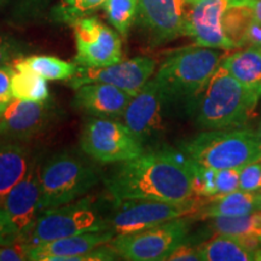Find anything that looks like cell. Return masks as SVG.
Here are the masks:
<instances>
[{
    "label": "cell",
    "instance_id": "6da1fadb",
    "mask_svg": "<svg viewBox=\"0 0 261 261\" xmlns=\"http://www.w3.org/2000/svg\"><path fill=\"white\" fill-rule=\"evenodd\" d=\"M115 202L162 201L182 203L195 200L192 161L181 150L156 149L121 162L106 178Z\"/></svg>",
    "mask_w": 261,
    "mask_h": 261
},
{
    "label": "cell",
    "instance_id": "7a4b0ae2",
    "mask_svg": "<svg viewBox=\"0 0 261 261\" xmlns=\"http://www.w3.org/2000/svg\"><path fill=\"white\" fill-rule=\"evenodd\" d=\"M223 58L217 48L198 45L169 54L154 76L166 112L194 115L202 93Z\"/></svg>",
    "mask_w": 261,
    "mask_h": 261
},
{
    "label": "cell",
    "instance_id": "3957f363",
    "mask_svg": "<svg viewBox=\"0 0 261 261\" xmlns=\"http://www.w3.org/2000/svg\"><path fill=\"white\" fill-rule=\"evenodd\" d=\"M260 100L261 94L234 79L220 63L198 100L195 122L202 129L243 127Z\"/></svg>",
    "mask_w": 261,
    "mask_h": 261
},
{
    "label": "cell",
    "instance_id": "277c9868",
    "mask_svg": "<svg viewBox=\"0 0 261 261\" xmlns=\"http://www.w3.org/2000/svg\"><path fill=\"white\" fill-rule=\"evenodd\" d=\"M181 151L202 167L242 168L261 159L259 135L244 127L204 129L181 144Z\"/></svg>",
    "mask_w": 261,
    "mask_h": 261
},
{
    "label": "cell",
    "instance_id": "5b68a950",
    "mask_svg": "<svg viewBox=\"0 0 261 261\" xmlns=\"http://www.w3.org/2000/svg\"><path fill=\"white\" fill-rule=\"evenodd\" d=\"M99 181L89 160L74 151H60L41 162V211L52 210L84 197Z\"/></svg>",
    "mask_w": 261,
    "mask_h": 261
},
{
    "label": "cell",
    "instance_id": "8992f818",
    "mask_svg": "<svg viewBox=\"0 0 261 261\" xmlns=\"http://www.w3.org/2000/svg\"><path fill=\"white\" fill-rule=\"evenodd\" d=\"M100 230H110L108 218H103L91 198H81L42 212L23 242L34 247L58 238Z\"/></svg>",
    "mask_w": 261,
    "mask_h": 261
},
{
    "label": "cell",
    "instance_id": "52a82bcc",
    "mask_svg": "<svg viewBox=\"0 0 261 261\" xmlns=\"http://www.w3.org/2000/svg\"><path fill=\"white\" fill-rule=\"evenodd\" d=\"M80 148L85 155L103 165L128 161L146 151L123 122L92 116L81 130Z\"/></svg>",
    "mask_w": 261,
    "mask_h": 261
},
{
    "label": "cell",
    "instance_id": "ba28073f",
    "mask_svg": "<svg viewBox=\"0 0 261 261\" xmlns=\"http://www.w3.org/2000/svg\"><path fill=\"white\" fill-rule=\"evenodd\" d=\"M190 220L177 218L137 232L116 234L110 241L121 259L129 261L167 260L179 244L188 240Z\"/></svg>",
    "mask_w": 261,
    "mask_h": 261
},
{
    "label": "cell",
    "instance_id": "9c48e42d",
    "mask_svg": "<svg viewBox=\"0 0 261 261\" xmlns=\"http://www.w3.org/2000/svg\"><path fill=\"white\" fill-rule=\"evenodd\" d=\"M197 208L198 200L196 198L182 203L145 200L121 201L116 202L115 210L108 218V223L115 234L137 232L177 218L190 217Z\"/></svg>",
    "mask_w": 261,
    "mask_h": 261
},
{
    "label": "cell",
    "instance_id": "30bf717a",
    "mask_svg": "<svg viewBox=\"0 0 261 261\" xmlns=\"http://www.w3.org/2000/svg\"><path fill=\"white\" fill-rule=\"evenodd\" d=\"M79 67L102 68L123 61L120 34L96 16H86L73 24Z\"/></svg>",
    "mask_w": 261,
    "mask_h": 261
},
{
    "label": "cell",
    "instance_id": "8fae6325",
    "mask_svg": "<svg viewBox=\"0 0 261 261\" xmlns=\"http://www.w3.org/2000/svg\"><path fill=\"white\" fill-rule=\"evenodd\" d=\"M254 0H198L187 12L185 35L194 39L196 45L217 50H234L224 31V16L233 5H250Z\"/></svg>",
    "mask_w": 261,
    "mask_h": 261
},
{
    "label": "cell",
    "instance_id": "7c38bea8",
    "mask_svg": "<svg viewBox=\"0 0 261 261\" xmlns=\"http://www.w3.org/2000/svg\"><path fill=\"white\" fill-rule=\"evenodd\" d=\"M156 61L151 57L139 56L121 61L119 63L102 68L79 67L73 76L68 81L71 89L76 90L83 85L102 83L113 86L136 96L148 84L155 74Z\"/></svg>",
    "mask_w": 261,
    "mask_h": 261
},
{
    "label": "cell",
    "instance_id": "4fadbf2b",
    "mask_svg": "<svg viewBox=\"0 0 261 261\" xmlns=\"http://www.w3.org/2000/svg\"><path fill=\"white\" fill-rule=\"evenodd\" d=\"M185 0H138L136 22L150 46H160L185 35Z\"/></svg>",
    "mask_w": 261,
    "mask_h": 261
},
{
    "label": "cell",
    "instance_id": "5bb4252c",
    "mask_svg": "<svg viewBox=\"0 0 261 261\" xmlns=\"http://www.w3.org/2000/svg\"><path fill=\"white\" fill-rule=\"evenodd\" d=\"M41 160L33 156L27 173L12 188L3 202L2 208L11 221L18 241H24L33 225L42 213L40 171Z\"/></svg>",
    "mask_w": 261,
    "mask_h": 261
},
{
    "label": "cell",
    "instance_id": "9a60e30c",
    "mask_svg": "<svg viewBox=\"0 0 261 261\" xmlns=\"http://www.w3.org/2000/svg\"><path fill=\"white\" fill-rule=\"evenodd\" d=\"M57 115L54 100L25 102L12 98L0 115V138L29 142L44 135Z\"/></svg>",
    "mask_w": 261,
    "mask_h": 261
},
{
    "label": "cell",
    "instance_id": "2e32d148",
    "mask_svg": "<svg viewBox=\"0 0 261 261\" xmlns=\"http://www.w3.org/2000/svg\"><path fill=\"white\" fill-rule=\"evenodd\" d=\"M165 112L158 84L151 79L133 96L121 119L146 149L161 136Z\"/></svg>",
    "mask_w": 261,
    "mask_h": 261
},
{
    "label": "cell",
    "instance_id": "e0dca14e",
    "mask_svg": "<svg viewBox=\"0 0 261 261\" xmlns=\"http://www.w3.org/2000/svg\"><path fill=\"white\" fill-rule=\"evenodd\" d=\"M133 96L113 85L86 84L76 89L73 107L92 117L119 119L122 117Z\"/></svg>",
    "mask_w": 261,
    "mask_h": 261
},
{
    "label": "cell",
    "instance_id": "ac0fdd59",
    "mask_svg": "<svg viewBox=\"0 0 261 261\" xmlns=\"http://www.w3.org/2000/svg\"><path fill=\"white\" fill-rule=\"evenodd\" d=\"M116 234L113 230L91 231L74 236L58 238L31 247V261H71L94 248L109 243Z\"/></svg>",
    "mask_w": 261,
    "mask_h": 261
},
{
    "label": "cell",
    "instance_id": "d6986e66",
    "mask_svg": "<svg viewBox=\"0 0 261 261\" xmlns=\"http://www.w3.org/2000/svg\"><path fill=\"white\" fill-rule=\"evenodd\" d=\"M261 211L259 192L244 191L238 189L230 194L200 198L198 208L191 218L195 219H212V218H234L252 214Z\"/></svg>",
    "mask_w": 261,
    "mask_h": 261
},
{
    "label": "cell",
    "instance_id": "ffe728a7",
    "mask_svg": "<svg viewBox=\"0 0 261 261\" xmlns=\"http://www.w3.org/2000/svg\"><path fill=\"white\" fill-rule=\"evenodd\" d=\"M33 155L25 142L0 138V207L12 188L24 177Z\"/></svg>",
    "mask_w": 261,
    "mask_h": 261
},
{
    "label": "cell",
    "instance_id": "44dd1931",
    "mask_svg": "<svg viewBox=\"0 0 261 261\" xmlns=\"http://www.w3.org/2000/svg\"><path fill=\"white\" fill-rule=\"evenodd\" d=\"M202 261H261V244L242 238L215 234L198 246Z\"/></svg>",
    "mask_w": 261,
    "mask_h": 261
},
{
    "label": "cell",
    "instance_id": "7402d4cb",
    "mask_svg": "<svg viewBox=\"0 0 261 261\" xmlns=\"http://www.w3.org/2000/svg\"><path fill=\"white\" fill-rule=\"evenodd\" d=\"M221 64L234 79L261 94V47L246 46L224 57Z\"/></svg>",
    "mask_w": 261,
    "mask_h": 261
},
{
    "label": "cell",
    "instance_id": "603a6c76",
    "mask_svg": "<svg viewBox=\"0 0 261 261\" xmlns=\"http://www.w3.org/2000/svg\"><path fill=\"white\" fill-rule=\"evenodd\" d=\"M14 69L32 71L46 80H69L76 73L77 64L47 55L17 57L11 63Z\"/></svg>",
    "mask_w": 261,
    "mask_h": 261
},
{
    "label": "cell",
    "instance_id": "cb8c5ba5",
    "mask_svg": "<svg viewBox=\"0 0 261 261\" xmlns=\"http://www.w3.org/2000/svg\"><path fill=\"white\" fill-rule=\"evenodd\" d=\"M12 97L25 102H45L50 99L47 80L32 71L14 69L11 76Z\"/></svg>",
    "mask_w": 261,
    "mask_h": 261
},
{
    "label": "cell",
    "instance_id": "d4e9b609",
    "mask_svg": "<svg viewBox=\"0 0 261 261\" xmlns=\"http://www.w3.org/2000/svg\"><path fill=\"white\" fill-rule=\"evenodd\" d=\"M254 21L253 6L233 5L227 9L224 16V31L236 48L247 46L248 29Z\"/></svg>",
    "mask_w": 261,
    "mask_h": 261
},
{
    "label": "cell",
    "instance_id": "484cf974",
    "mask_svg": "<svg viewBox=\"0 0 261 261\" xmlns=\"http://www.w3.org/2000/svg\"><path fill=\"white\" fill-rule=\"evenodd\" d=\"M103 8L109 23L120 35L126 38L136 22L138 0H106Z\"/></svg>",
    "mask_w": 261,
    "mask_h": 261
},
{
    "label": "cell",
    "instance_id": "4316f807",
    "mask_svg": "<svg viewBox=\"0 0 261 261\" xmlns=\"http://www.w3.org/2000/svg\"><path fill=\"white\" fill-rule=\"evenodd\" d=\"M106 0H61L52 9L51 17L57 23L73 25L77 19L91 16Z\"/></svg>",
    "mask_w": 261,
    "mask_h": 261
},
{
    "label": "cell",
    "instance_id": "83f0119b",
    "mask_svg": "<svg viewBox=\"0 0 261 261\" xmlns=\"http://www.w3.org/2000/svg\"><path fill=\"white\" fill-rule=\"evenodd\" d=\"M240 189L253 192L261 190V159L248 163L240 169Z\"/></svg>",
    "mask_w": 261,
    "mask_h": 261
},
{
    "label": "cell",
    "instance_id": "f1b7e54d",
    "mask_svg": "<svg viewBox=\"0 0 261 261\" xmlns=\"http://www.w3.org/2000/svg\"><path fill=\"white\" fill-rule=\"evenodd\" d=\"M240 169H217V196L230 194L240 189Z\"/></svg>",
    "mask_w": 261,
    "mask_h": 261
},
{
    "label": "cell",
    "instance_id": "f546056e",
    "mask_svg": "<svg viewBox=\"0 0 261 261\" xmlns=\"http://www.w3.org/2000/svg\"><path fill=\"white\" fill-rule=\"evenodd\" d=\"M29 252H31V246L23 241L0 246V261L29 260Z\"/></svg>",
    "mask_w": 261,
    "mask_h": 261
},
{
    "label": "cell",
    "instance_id": "4dcf8cb0",
    "mask_svg": "<svg viewBox=\"0 0 261 261\" xmlns=\"http://www.w3.org/2000/svg\"><path fill=\"white\" fill-rule=\"evenodd\" d=\"M12 73H14V67L11 64L0 67V115L4 113L6 107L14 98L11 93Z\"/></svg>",
    "mask_w": 261,
    "mask_h": 261
},
{
    "label": "cell",
    "instance_id": "1f68e13d",
    "mask_svg": "<svg viewBox=\"0 0 261 261\" xmlns=\"http://www.w3.org/2000/svg\"><path fill=\"white\" fill-rule=\"evenodd\" d=\"M167 260L171 261H198L201 260L198 246H194L189 240L179 244L173 252L169 254Z\"/></svg>",
    "mask_w": 261,
    "mask_h": 261
},
{
    "label": "cell",
    "instance_id": "d6a6232c",
    "mask_svg": "<svg viewBox=\"0 0 261 261\" xmlns=\"http://www.w3.org/2000/svg\"><path fill=\"white\" fill-rule=\"evenodd\" d=\"M18 241V236L16 233L11 221L9 220L8 215L0 207V246L5 244H12Z\"/></svg>",
    "mask_w": 261,
    "mask_h": 261
},
{
    "label": "cell",
    "instance_id": "836d02e7",
    "mask_svg": "<svg viewBox=\"0 0 261 261\" xmlns=\"http://www.w3.org/2000/svg\"><path fill=\"white\" fill-rule=\"evenodd\" d=\"M16 57V50L11 42L0 35V67L12 63Z\"/></svg>",
    "mask_w": 261,
    "mask_h": 261
},
{
    "label": "cell",
    "instance_id": "e575fe53",
    "mask_svg": "<svg viewBox=\"0 0 261 261\" xmlns=\"http://www.w3.org/2000/svg\"><path fill=\"white\" fill-rule=\"evenodd\" d=\"M247 46L261 47V22L254 19L248 29Z\"/></svg>",
    "mask_w": 261,
    "mask_h": 261
},
{
    "label": "cell",
    "instance_id": "d590c367",
    "mask_svg": "<svg viewBox=\"0 0 261 261\" xmlns=\"http://www.w3.org/2000/svg\"><path fill=\"white\" fill-rule=\"evenodd\" d=\"M253 12H254V19L261 22V0H254Z\"/></svg>",
    "mask_w": 261,
    "mask_h": 261
},
{
    "label": "cell",
    "instance_id": "8d00e7d4",
    "mask_svg": "<svg viewBox=\"0 0 261 261\" xmlns=\"http://www.w3.org/2000/svg\"><path fill=\"white\" fill-rule=\"evenodd\" d=\"M45 2H46V0H22L24 6H32V8H35V6H38L39 4Z\"/></svg>",
    "mask_w": 261,
    "mask_h": 261
},
{
    "label": "cell",
    "instance_id": "74e56055",
    "mask_svg": "<svg viewBox=\"0 0 261 261\" xmlns=\"http://www.w3.org/2000/svg\"><path fill=\"white\" fill-rule=\"evenodd\" d=\"M261 102V100H260ZM257 135H259V138H260V142H261V115H260V123H259V130H257Z\"/></svg>",
    "mask_w": 261,
    "mask_h": 261
},
{
    "label": "cell",
    "instance_id": "f35d334b",
    "mask_svg": "<svg viewBox=\"0 0 261 261\" xmlns=\"http://www.w3.org/2000/svg\"><path fill=\"white\" fill-rule=\"evenodd\" d=\"M185 2H187V4H194V3H196V2H198V0H185Z\"/></svg>",
    "mask_w": 261,
    "mask_h": 261
},
{
    "label": "cell",
    "instance_id": "ab89813d",
    "mask_svg": "<svg viewBox=\"0 0 261 261\" xmlns=\"http://www.w3.org/2000/svg\"><path fill=\"white\" fill-rule=\"evenodd\" d=\"M259 194H260V198H261V190L259 191Z\"/></svg>",
    "mask_w": 261,
    "mask_h": 261
}]
</instances>
